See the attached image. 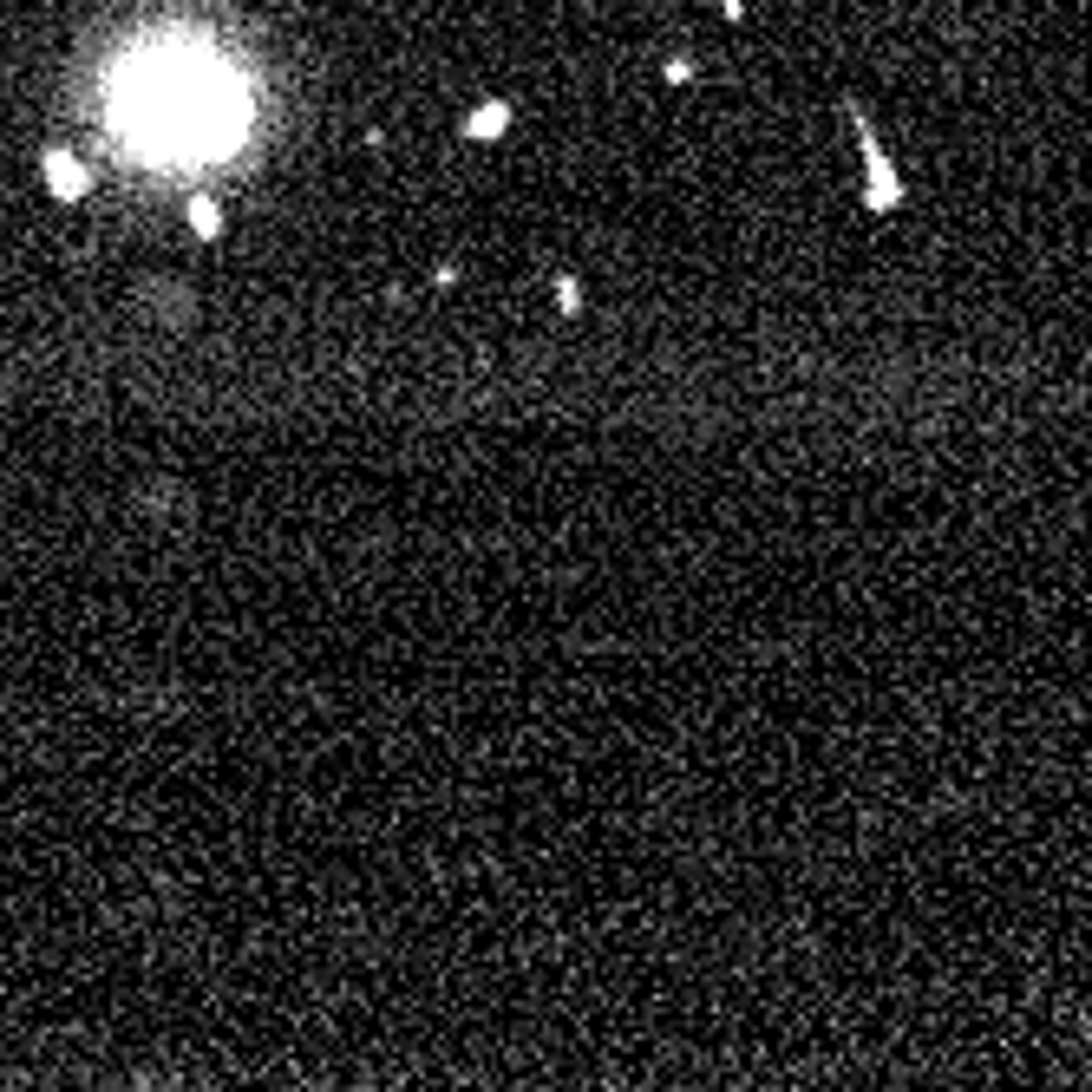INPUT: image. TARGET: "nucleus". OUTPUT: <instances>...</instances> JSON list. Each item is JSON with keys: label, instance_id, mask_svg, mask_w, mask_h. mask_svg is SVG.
Returning <instances> with one entry per match:
<instances>
[{"label": "nucleus", "instance_id": "nucleus-2", "mask_svg": "<svg viewBox=\"0 0 1092 1092\" xmlns=\"http://www.w3.org/2000/svg\"><path fill=\"white\" fill-rule=\"evenodd\" d=\"M46 184H53V197H86V171H79V157H66V151H46Z\"/></svg>", "mask_w": 1092, "mask_h": 1092}, {"label": "nucleus", "instance_id": "nucleus-5", "mask_svg": "<svg viewBox=\"0 0 1092 1092\" xmlns=\"http://www.w3.org/2000/svg\"><path fill=\"white\" fill-rule=\"evenodd\" d=\"M556 308H563V314H576V308H582V288H576V275H563V282H556Z\"/></svg>", "mask_w": 1092, "mask_h": 1092}, {"label": "nucleus", "instance_id": "nucleus-4", "mask_svg": "<svg viewBox=\"0 0 1092 1092\" xmlns=\"http://www.w3.org/2000/svg\"><path fill=\"white\" fill-rule=\"evenodd\" d=\"M190 223H197V236H216V229H223V210H216L210 197H197V203H190Z\"/></svg>", "mask_w": 1092, "mask_h": 1092}, {"label": "nucleus", "instance_id": "nucleus-3", "mask_svg": "<svg viewBox=\"0 0 1092 1092\" xmlns=\"http://www.w3.org/2000/svg\"><path fill=\"white\" fill-rule=\"evenodd\" d=\"M504 125H511V105H504V99H491V105H478V112H465V138H497Z\"/></svg>", "mask_w": 1092, "mask_h": 1092}, {"label": "nucleus", "instance_id": "nucleus-1", "mask_svg": "<svg viewBox=\"0 0 1092 1092\" xmlns=\"http://www.w3.org/2000/svg\"><path fill=\"white\" fill-rule=\"evenodd\" d=\"M125 125L138 151L157 157H223L242 131V93L223 72L190 59H151L125 93Z\"/></svg>", "mask_w": 1092, "mask_h": 1092}]
</instances>
